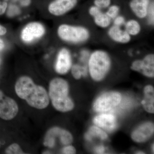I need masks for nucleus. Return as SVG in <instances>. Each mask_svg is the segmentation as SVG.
Here are the masks:
<instances>
[{
	"label": "nucleus",
	"mask_w": 154,
	"mask_h": 154,
	"mask_svg": "<svg viewBox=\"0 0 154 154\" xmlns=\"http://www.w3.org/2000/svg\"><path fill=\"white\" fill-rule=\"evenodd\" d=\"M15 90L17 96L25 100L30 107L42 110L49 105V97L46 89L36 85L30 77L25 75L19 78Z\"/></svg>",
	"instance_id": "nucleus-1"
},
{
	"label": "nucleus",
	"mask_w": 154,
	"mask_h": 154,
	"mask_svg": "<svg viewBox=\"0 0 154 154\" xmlns=\"http://www.w3.org/2000/svg\"><path fill=\"white\" fill-rule=\"evenodd\" d=\"M69 85L66 80L55 78L49 83L48 96L53 107L57 111L67 112L74 107V103L69 96Z\"/></svg>",
	"instance_id": "nucleus-2"
},
{
	"label": "nucleus",
	"mask_w": 154,
	"mask_h": 154,
	"mask_svg": "<svg viewBox=\"0 0 154 154\" xmlns=\"http://www.w3.org/2000/svg\"><path fill=\"white\" fill-rule=\"evenodd\" d=\"M111 60L108 54L102 50L92 53L89 60V69L92 79L96 81L103 79L110 69Z\"/></svg>",
	"instance_id": "nucleus-3"
},
{
	"label": "nucleus",
	"mask_w": 154,
	"mask_h": 154,
	"mask_svg": "<svg viewBox=\"0 0 154 154\" xmlns=\"http://www.w3.org/2000/svg\"><path fill=\"white\" fill-rule=\"evenodd\" d=\"M57 34L63 41L74 44L87 41L90 35L89 30L85 27L67 24H62L59 26Z\"/></svg>",
	"instance_id": "nucleus-4"
},
{
	"label": "nucleus",
	"mask_w": 154,
	"mask_h": 154,
	"mask_svg": "<svg viewBox=\"0 0 154 154\" xmlns=\"http://www.w3.org/2000/svg\"><path fill=\"white\" fill-rule=\"evenodd\" d=\"M57 138L60 143L66 146L70 145L73 141L71 134L66 130L58 127H53L47 131L43 140V144L48 148L55 147Z\"/></svg>",
	"instance_id": "nucleus-5"
},
{
	"label": "nucleus",
	"mask_w": 154,
	"mask_h": 154,
	"mask_svg": "<svg viewBox=\"0 0 154 154\" xmlns=\"http://www.w3.org/2000/svg\"><path fill=\"white\" fill-rule=\"evenodd\" d=\"M121 101V96L117 92H107L99 96L94 103V110L96 112L108 111L117 106Z\"/></svg>",
	"instance_id": "nucleus-6"
},
{
	"label": "nucleus",
	"mask_w": 154,
	"mask_h": 154,
	"mask_svg": "<svg viewBox=\"0 0 154 154\" xmlns=\"http://www.w3.org/2000/svg\"><path fill=\"white\" fill-rule=\"evenodd\" d=\"M19 106L14 99L5 96L0 90V118L5 120H11L17 116Z\"/></svg>",
	"instance_id": "nucleus-7"
},
{
	"label": "nucleus",
	"mask_w": 154,
	"mask_h": 154,
	"mask_svg": "<svg viewBox=\"0 0 154 154\" xmlns=\"http://www.w3.org/2000/svg\"><path fill=\"white\" fill-rule=\"evenodd\" d=\"M45 33V28L41 23L32 22L25 25L21 33L22 41L29 44L41 38Z\"/></svg>",
	"instance_id": "nucleus-8"
},
{
	"label": "nucleus",
	"mask_w": 154,
	"mask_h": 154,
	"mask_svg": "<svg viewBox=\"0 0 154 154\" xmlns=\"http://www.w3.org/2000/svg\"><path fill=\"white\" fill-rule=\"evenodd\" d=\"M131 68L139 72L149 78L154 76V55L152 54L146 55L143 60H136L132 63Z\"/></svg>",
	"instance_id": "nucleus-9"
},
{
	"label": "nucleus",
	"mask_w": 154,
	"mask_h": 154,
	"mask_svg": "<svg viewBox=\"0 0 154 154\" xmlns=\"http://www.w3.org/2000/svg\"><path fill=\"white\" fill-rule=\"evenodd\" d=\"M78 0H54L49 4L48 11L56 17L63 16L75 7Z\"/></svg>",
	"instance_id": "nucleus-10"
},
{
	"label": "nucleus",
	"mask_w": 154,
	"mask_h": 154,
	"mask_svg": "<svg viewBox=\"0 0 154 154\" xmlns=\"http://www.w3.org/2000/svg\"><path fill=\"white\" fill-rule=\"evenodd\" d=\"M72 60L69 51L66 48H61L58 53L55 64V71L59 74L65 75L71 69Z\"/></svg>",
	"instance_id": "nucleus-11"
},
{
	"label": "nucleus",
	"mask_w": 154,
	"mask_h": 154,
	"mask_svg": "<svg viewBox=\"0 0 154 154\" xmlns=\"http://www.w3.org/2000/svg\"><path fill=\"white\" fill-rule=\"evenodd\" d=\"M154 124L147 122L141 125L135 129L131 134L133 140L137 143L144 142L153 134Z\"/></svg>",
	"instance_id": "nucleus-12"
},
{
	"label": "nucleus",
	"mask_w": 154,
	"mask_h": 154,
	"mask_svg": "<svg viewBox=\"0 0 154 154\" xmlns=\"http://www.w3.org/2000/svg\"><path fill=\"white\" fill-rule=\"evenodd\" d=\"M94 124L107 131H111L116 127V118L110 114H102L97 116L94 119Z\"/></svg>",
	"instance_id": "nucleus-13"
},
{
	"label": "nucleus",
	"mask_w": 154,
	"mask_h": 154,
	"mask_svg": "<svg viewBox=\"0 0 154 154\" xmlns=\"http://www.w3.org/2000/svg\"><path fill=\"white\" fill-rule=\"evenodd\" d=\"M89 12L90 15L94 17L96 25L99 27L105 28L110 25L111 19L98 7L92 6L89 9Z\"/></svg>",
	"instance_id": "nucleus-14"
},
{
	"label": "nucleus",
	"mask_w": 154,
	"mask_h": 154,
	"mask_svg": "<svg viewBox=\"0 0 154 154\" xmlns=\"http://www.w3.org/2000/svg\"><path fill=\"white\" fill-rule=\"evenodd\" d=\"M150 0H131L130 7L135 15L140 19L147 16Z\"/></svg>",
	"instance_id": "nucleus-15"
},
{
	"label": "nucleus",
	"mask_w": 154,
	"mask_h": 154,
	"mask_svg": "<svg viewBox=\"0 0 154 154\" xmlns=\"http://www.w3.org/2000/svg\"><path fill=\"white\" fill-rule=\"evenodd\" d=\"M108 34L113 41L122 44L128 43L131 39L130 35L125 30H121L120 27L116 25L110 28Z\"/></svg>",
	"instance_id": "nucleus-16"
},
{
	"label": "nucleus",
	"mask_w": 154,
	"mask_h": 154,
	"mask_svg": "<svg viewBox=\"0 0 154 154\" xmlns=\"http://www.w3.org/2000/svg\"><path fill=\"white\" fill-rule=\"evenodd\" d=\"M143 99L141 103L144 109L149 113H154V90L151 85H147L144 89Z\"/></svg>",
	"instance_id": "nucleus-17"
},
{
	"label": "nucleus",
	"mask_w": 154,
	"mask_h": 154,
	"mask_svg": "<svg viewBox=\"0 0 154 154\" xmlns=\"http://www.w3.org/2000/svg\"><path fill=\"white\" fill-rule=\"evenodd\" d=\"M85 137L88 140H91L93 137L100 138L101 139L105 140L107 138V135L98 126H94L90 128Z\"/></svg>",
	"instance_id": "nucleus-18"
},
{
	"label": "nucleus",
	"mask_w": 154,
	"mask_h": 154,
	"mask_svg": "<svg viewBox=\"0 0 154 154\" xmlns=\"http://www.w3.org/2000/svg\"><path fill=\"white\" fill-rule=\"evenodd\" d=\"M125 31L130 35L135 36L140 32V25L137 21L131 19L128 21L125 24Z\"/></svg>",
	"instance_id": "nucleus-19"
},
{
	"label": "nucleus",
	"mask_w": 154,
	"mask_h": 154,
	"mask_svg": "<svg viewBox=\"0 0 154 154\" xmlns=\"http://www.w3.org/2000/svg\"><path fill=\"white\" fill-rule=\"evenodd\" d=\"M5 153L8 154H25L18 144L14 143L9 146L5 150Z\"/></svg>",
	"instance_id": "nucleus-20"
},
{
	"label": "nucleus",
	"mask_w": 154,
	"mask_h": 154,
	"mask_svg": "<svg viewBox=\"0 0 154 154\" xmlns=\"http://www.w3.org/2000/svg\"><path fill=\"white\" fill-rule=\"evenodd\" d=\"M71 72L73 77L76 80L80 79L84 75V69L78 64H75L71 67Z\"/></svg>",
	"instance_id": "nucleus-21"
},
{
	"label": "nucleus",
	"mask_w": 154,
	"mask_h": 154,
	"mask_svg": "<svg viewBox=\"0 0 154 154\" xmlns=\"http://www.w3.org/2000/svg\"><path fill=\"white\" fill-rule=\"evenodd\" d=\"M119 11V8L118 6L113 5L110 7L106 14L110 19H114L118 16Z\"/></svg>",
	"instance_id": "nucleus-22"
},
{
	"label": "nucleus",
	"mask_w": 154,
	"mask_h": 154,
	"mask_svg": "<svg viewBox=\"0 0 154 154\" xmlns=\"http://www.w3.org/2000/svg\"><path fill=\"white\" fill-rule=\"evenodd\" d=\"M111 3V0H95L94 4L95 6L98 8H106L110 5Z\"/></svg>",
	"instance_id": "nucleus-23"
},
{
	"label": "nucleus",
	"mask_w": 154,
	"mask_h": 154,
	"mask_svg": "<svg viewBox=\"0 0 154 154\" xmlns=\"http://www.w3.org/2000/svg\"><path fill=\"white\" fill-rule=\"evenodd\" d=\"M63 154H74L76 152L75 149L73 146L69 145L65 146L61 151Z\"/></svg>",
	"instance_id": "nucleus-24"
},
{
	"label": "nucleus",
	"mask_w": 154,
	"mask_h": 154,
	"mask_svg": "<svg viewBox=\"0 0 154 154\" xmlns=\"http://www.w3.org/2000/svg\"><path fill=\"white\" fill-rule=\"evenodd\" d=\"M147 15H148L149 21L150 22L151 24H154V3L153 2L151 5L149 7V8L148 9V11Z\"/></svg>",
	"instance_id": "nucleus-25"
},
{
	"label": "nucleus",
	"mask_w": 154,
	"mask_h": 154,
	"mask_svg": "<svg viewBox=\"0 0 154 154\" xmlns=\"http://www.w3.org/2000/svg\"><path fill=\"white\" fill-rule=\"evenodd\" d=\"M125 23V19L122 16H117L114 19V24L116 26L120 27Z\"/></svg>",
	"instance_id": "nucleus-26"
},
{
	"label": "nucleus",
	"mask_w": 154,
	"mask_h": 154,
	"mask_svg": "<svg viewBox=\"0 0 154 154\" xmlns=\"http://www.w3.org/2000/svg\"><path fill=\"white\" fill-rule=\"evenodd\" d=\"M8 7V3L7 2L0 1V15H3L5 12Z\"/></svg>",
	"instance_id": "nucleus-27"
},
{
	"label": "nucleus",
	"mask_w": 154,
	"mask_h": 154,
	"mask_svg": "<svg viewBox=\"0 0 154 154\" xmlns=\"http://www.w3.org/2000/svg\"><path fill=\"white\" fill-rule=\"evenodd\" d=\"M7 30L4 26L0 25V36H2L7 33Z\"/></svg>",
	"instance_id": "nucleus-28"
},
{
	"label": "nucleus",
	"mask_w": 154,
	"mask_h": 154,
	"mask_svg": "<svg viewBox=\"0 0 154 154\" xmlns=\"http://www.w3.org/2000/svg\"><path fill=\"white\" fill-rule=\"evenodd\" d=\"M105 150V148L104 147L102 146H100L98 147L96 149V151L97 153H102V152H104Z\"/></svg>",
	"instance_id": "nucleus-29"
},
{
	"label": "nucleus",
	"mask_w": 154,
	"mask_h": 154,
	"mask_svg": "<svg viewBox=\"0 0 154 154\" xmlns=\"http://www.w3.org/2000/svg\"><path fill=\"white\" fill-rule=\"evenodd\" d=\"M4 47H5V43L4 41L0 38V50L3 49Z\"/></svg>",
	"instance_id": "nucleus-30"
},
{
	"label": "nucleus",
	"mask_w": 154,
	"mask_h": 154,
	"mask_svg": "<svg viewBox=\"0 0 154 154\" xmlns=\"http://www.w3.org/2000/svg\"><path fill=\"white\" fill-rule=\"evenodd\" d=\"M136 153L139 154H145V153H144L143 152L139 151V152H137Z\"/></svg>",
	"instance_id": "nucleus-31"
},
{
	"label": "nucleus",
	"mask_w": 154,
	"mask_h": 154,
	"mask_svg": "<svg viewBox=\"0 0 154 154\" xmlns=\"http://www.w3.org/2000/svg\"><path fill=\"white\" fill-rule=\"evenodd\" d=\"M152 151L153 152V153H154V144H153L152 146Z\"/></svg>",
	"instance_id": "nucleus-32"
},
{
	"label": "nucleus",
	"mask_w": 154,
	"mask_h": 154,
	"mask_svg": "<svg viewBox=\"0 0 154 154\" xmlns=\"http://www.w3.org/2000/svg\"><path fill=\"white\" fill-rule=\"evenodd\" d=\"M8 1V0H4V1H5V2H7V1Z\"/></svg>",
	"instance_id": "nucleus-33"
},
{
	"label": "nucleus",
	"mask_w": 154,
	"mask_h": 154,
	"mask_svg": "<svg viewBox=\"0 0 154 154\" xmlns=\"http://www.w3.org/2000/svg\"><path fill=\"white\" fill-rule=\"evenodd\" d=\"M0 146H1V143H0Z\"/></svg>",
	"instance_id": "nucleus-34"
}]
</instances>
